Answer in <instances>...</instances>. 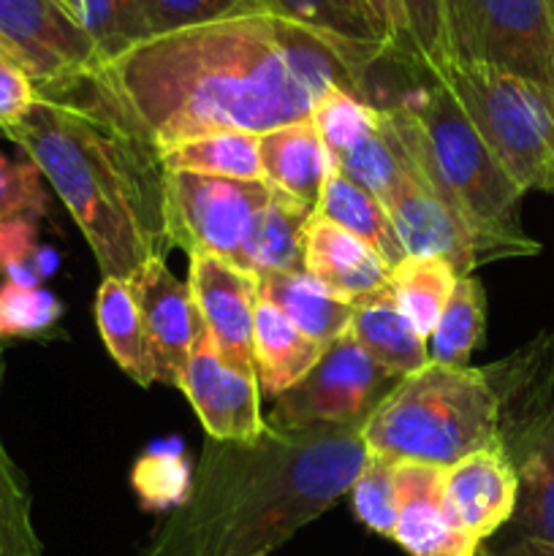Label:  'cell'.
<instances>
[{"label":"cell","mask_w":554,"mask_h":556,"mask_svg":"<svg viewBox=\"0 0 554 556\" xmlns=\"http://www.w3.org/2000/svg\"><path fill=\"white\" fill-rule=\"evenodd\" d=\"M259 3L264 0H144V14L152 38L185 30V27L206 25V22L239 14Z\"/></svg>","instance_id":"d590c367"},{"label":"cell","mask_w":554,"mask_h":556,"mask_svg":"<svg viewBox=\"0 0 554 556\" xmlns=\"http://www.w3.org/2000/svg\"><path fill=\"white\" fill-rule=\"evenodd\" d=\"M36 103V85L30 76L0 52V128L9 134L14 130Z\"/></svg>","instance_id":"ab89813d"},{"label":"cell","mask_w":554,"mask_h":556,"mask_svg":"<svg viewBox=\"0 0 554 556\" xmlns=\"http://www.w3.org/2000/svg\"><path fill=\"white\" fill-rule=\"evenodd\" d=\"M348 334L373 362L396 378H407L429 364V342L405 318L389 286L353 304Z\"/></svg>","instance_id":"44dd1931"},{"label":"cell","mask_w":554,"mask_h":556,"mask_svg":"<svg viewBox=\"0 0 554 556\" xmlns=\"http://www.w3.org/2000/svg\"><path fill=\"white\" fill-rule=\"evenodd\" d=\"M188 288L215 351L228 367L255 372L253 318L259 304V277L210 253H193Z\"/></svg>","instance_id":"4fadbf2b"},{"label":"cell","mask_w":554,"mask_h":556,"mask_svg":"<svg viewBox=\"0 0 554 556\" xmlns=\"http://www.w3.org/2000/svg\"><path fill=\"white\" fill-rule=\"evenodd\" d=\"M76 16L103 63L150 38L144 0H76Z\"/></svg>","instance_id":"4dcf8cb0"},{"label":"cell","mask_w":554,"mask_h":556,"mask_svg":"<svg viewBox=\"0 0 554 556\" xmlns=\"http://www.w3.org/2000/svg\"><path fill=\"white\" fill-rule=\"evenodd\" d=\"M166 172L206 174L226 179H264L259 155V136L223 130V134L199 136L185 144L163 152Z\"/></svg>","instance_id":"f1b7e54d"},{"label":"cell","mask_w":554,"mask_h":556,"mask_svg":"<svg viewBox=\"0 0 554 556\" xmlns=\"http://www.w3.org/2000/svg\"><path fill=\"white\" fill-rule=\"evenodd\" d=\"M259 296L275 304L304 337L329 348L348 331L353 302L335 296L304 269L259 277Z\"/></svg>","instance_id":"603a6c76"},{"label":"cell","mask_w":554,"mask_h":556,"mask_svg":"<svg viewBox=\"0 0 554 556\" xmlns=\"http://www.w3.org/2000/svg\"><path fill=\"white\" fill-rule=\"evenodd\" d=\"M0 49L36 90L68 85L101 68V52L60 0H0Z\"/></svg>","instance_id":"8fae6325"},{"label":"cell","mask_w":554,"mask_h":556,"mask_svg":"<svg viewBox=\"0 0 554 556\" xmlns=\"http://www.w3.org/2000/svg\"><path fill=\"white\" fill-rule=\"evenodd\" d=\"M43 212H47V193L36 163L30 157L11 161L0 152V220H14V217L38 220Z\"/></svg>","instance_id":"8d00e7d4"},{"label":"cell","mask_w":554,"mask_h":556,"mask_svg":"<svg viewBox=\"0 0 554 556\" xmlns=\"http://www.w3.org/2000/svg\"><path fill=\"white\" fill-rule=\"evenodd\" d=\"M405 172L473 231L481 261L536 255L541 244L521 228L525 190L508 177L435 65L413 54L394 103L380 109Z\"/></svg>","instance_id":"277c9868"},{"label":"cell","mask_w":554,"mask_h":556,"mask_svg":"<svg viewBox=\"0 0 554 556\" xmlns=\"http://www.w3.org/2000/svg\"><path fill=\"white\" fill-rule=\"evenodd\" d=\"M364 424L266 427L248 443L206 438L182 503L139 556H269L351 492Z\"/></svg>","instance_id":"7a4b0ae2"},{"label":"cell","mask_w":554,"mask_h":556,"mask_svg":"<svg viewBox=\"0 0 554 556\" xmlns=\"http://www.w3.org/2000/svg\"><path fill=\"white\" fill-rule=\"evenodd\" d=\"M96 324L106 351L134 383H139L141 389L158 383L144 320L128 280L103 277L96 293Z\"/></svg>","instance_id":"d4e9b609"},{"label":"cell","mask_w":554,"mask_h":556,"mask_svg":"<svg viewBox=\"0 0 554 556\" xmlns=\"http://www.w3.org/2000/svg\"><path fill=\"white\" fill-rule=\"evenodd\" d=\"M313 215L331 220L335 226L345 228L348 233L362 239L391 269L402 258H407L400 244V237H396L394 226H391V217L386 212L383 201L373 190H367L364 185L353 182L351 177L337 172L335 166L329 168V177H326Z\"/></svg>","instance_id":"cb8c5ba5"},{"label":"cell","mask_w":554,"mask_h":556,"mask_svg":"<svg viewBox=\"0 0 554 556\" xmlns=\"http://www.w3.org/2000/svg\"><path fill=\"white\" fill-rule=\"evenodd\" d=\"M546 9H549V16H552V25H554V0H546Z\"/></svg>","instance_id":"b9f144b4"},{"label":"cell","mask_w":554,"mask_h":556,"mask_svg":"<svg viewBox=\"0 0 554 556\" xmlns=\"http://www.w3.org/2000/svg\"><path fill=\"white\" fill-rule=\"evenodd\" d=\"M92 76L161 152L223 130L269 134L310 117L329 90L362 96L351 47L266 3L147 38Z\"/></svg>","instance_id":"6da1fadb"},{"label":"cell","mask_w":554,"mask_h":556,"mask_svg":"<svg viewBox=\"0 0 554 556\" xmlns=\"http://www.w3.org/2000/svg\"><path fill=\"white\" fill-rule=\"evenodd\" d=\"M38 220H0V275L22 288H41L58 269V253L38 242Z\"/></svg>","instance_id":"d6a6232c"},{"label":"cell","mask_w":554,"mask_h":556,"mask_svg":"<svg viewBox=\"0 0 554 556\" xmlns=\"http://www.w3.org/2000/svg\"><path fill=\"white\" fill-rule=\"evenodd\" d=\"M367 3L373 9V14L378 16L380 25H383V30L389 33L391 47L400 49V52H416V47L411 43V36H407L402 0H367Z\"/></svg>","instance_id":"60d3db41"},{"label":"cell","mask_w":554,"mask_h":556,"mask_svg":"<svg viewBox=\"0 0 554 556\" xmlns=\"http://www.w3.org/2000/svg\"><path fill=\"white\" fill-rule=\"evenodd\" d=\"M391 541L411 556H476L473 541L443 500V470L396 462V525Z\"/></svg>","instance_id":"e0dca14e"},{"label":"cell","mask_w":554,"mask_h":556,"mask_svg":"<svg viewBox=\"0 0 554 556\" xmlns=\"http://www.w3.org/2000/svg\"><path fill=\"white\" fill-rule=\"evenodd\" d=\"M0 556H43L25 476L0 440Z\"/></svg>","instance_id":"1f68e13d"},{"label":"cell","mask_w":554,"mask_h":556,"mask_svg":"<svg viewBox=\"0 0 554 556\" xmlns=\"http://www.w3.org/2000/svg\"><path fill=\"white\" fill-rule=\"evenodd\" d=\"M269 195L272 188L264 179L166 172L168 244L188 255H217L244 269V244Z\"/></svg>","instance_id":"9c48e42d"},{"label":"cell","mask_w":554,"mask_h":556,"mask_svg":"<svg viewBox=\"0 0 554 556\" xmlns=\"http://www.w3.org/2000/svg\"><path fill=\"white\" fill-rule=\"evenodd\" d=\"M400 380L373 362L345 331L297 386L277 396L269 424L286 429L364 424Z\"/></svg>","instance_id":"30bf717a"},{"label":"cell","mask_w":554,"mask_h":556,"mask_svg":"<svg viewBox=\"0 0 554 556\" xmlns=\"http://www.w3.org/2000/svg\"><path fill=\"white\" fill-rule=\"evenodd\" d=\"M353 510L364 527L391 538L396 525V462L367 451L362 470L351 486Z\"/></svg>","instance_id":"836d02e7"},{"label":"cell","mask_w":554,"mask_h":556,"mask_svg":"<svg viewBox=\"0 0 554 556\" xmlns=\"http://www.w3.org/2000/svg\"><path fill=\"white\" fill-rule=\"evenodd\" d=\"M63 315V304L47 288H22L5 282L0 288V340L36 337L52 329Z\"/></svg>","instance_id":"e575fe53"},{"label":"cell","mask_w":554,"mask_h":556,"mask_svg":"<svg viewBox=\"0 0 554 556\" xmlns=\"http://www.w3.org/2000/svg\"><path fill=\"white\" fill-rule=\"evenodd\" d=\"M272 11L286 20L358 49L389 47V33L373 14L367 0H264Z\"/></svg>","instance_id":"4316f807"},{"label":"cell","mask_w":554,"mask_h":556,"mask_svg":"<svg viewBox=\"0 0 554 556\" xmlns=\"http://www.w3.org/2000/svg\"><path fill=\"white\" fill-rule=\"evenodd\" d=\"M302 269L335 296L353 304L389 286L391 277V266L369 244L315 215L304 228Z\"/></svg>","instance_id":"d6986e66"},{"label":"cell","mask_w":554,"mask_h":556,"mask_svg":"<svg viewBox=\"0 0 554 556\" xmlns=\"http://www.w3.org/2000/svg\"><path fill=\"white\" fill-rule=\"evenodd\" d=\"M476 556H494L492 552H489V548L487 546H481V548H478V554Z\"/></svg>","instance_id":"ee69618b"},{"label":"cell","mask_w":554,"mask_h":556,"mask_svg":"<svg viewBox=\"0 0 554 556\" xmlns=\"http://www.w3.org/2000/svg\"><path fill=\"white\" fill-rule=\"evenodd\" d=\"M519 476L503 443L476 451L443 470V500L456 525L483 546L511 521Z\"/></svg>","instance_id":"2e32d148"},{"label":"cell","mask_w":554,"mask_h":556,"mask_svg":"<svg viewBox=\"0 0 554 556\" xmlns=\"http://www.w3.org/2000/svg\"><path fill=\"white\" fill-rule=\"evenodd\" d=\"M456 280H459V275L454 271V266L440 258L407 255L391 269V296L424 340H429V334L438 326L440 315H443L445 304L454 293Z\"/></svg>","instance_id":"83f0119b"},{"label":"cell","mask_w":554,"mask_h":556,"mask_svg":"<svg viewBox=\"0 0 554 556\" xmlns=\"http://www.w3.org/2000/svg\"><path fill=\"white\" fill-rule=\"evenodd\" d=\"M134 486L150 508H177L190 489L188 467L179 456H144L136 465Z\"/></svg>","instance_id":"74e56055"},{"label":"cell","mask_w":554,"mask_h":556,"mask_svg":"<svg viewBox=\"0 0 554 556\" xmlns=\"http://www.w3.org/2000/svg\"><path fill=\"white\" fill-rule=\"evenodd\" d=\"M326 348L304 337L280 309L259 296L253 318V364L261 391L272 400L297 386Z\"/></svg>","instance_id":"7402d4cb"},{"label":"cell","mask_w":554,"mask_h":556,"mask_svg":"<svg viewBox=\"0 0 554 556\" xmlns=\"http://www.w3.org/2000/svg\"><path fill=\"white\" fill-rule=\"evenodd\" d=\"M5 136L60 195L103 277L128 280L172 248L163 152L96 76L36 90Z\"/></svg>","instance_id":"3957f363"},{"label":"cell","mask_w":554,"mask_h":556,"mask_svg":"<svg viewBox=\"0 0 554 556\" xmlns=\"http://www.w3.org/2000/svg\"><path fill=\"white\" fill-rule=\"evenodd\" d=\"M435 71L508 177L554 193V87L459 60Z\"/></svg>","instance_id":"52a82bcc"},{"label":"cell","mask_w":554,"mask_h":556,"mask_svg":"<svg viewBox=\"0 0 554 556\" xmlns=\"http://www.w3.org/2000/svg\"><path fill=\"white\" fill-rule=\"evenodd\" d=\"M383 206L405 255L440 258L454 266L459 277L473 275L476 266L483 264L470 228L411 174L386 195Z\"/></svg>","instance_id":"ac0fdd59"},{"label":"cell","mask_w":554,"mask_h":556,"mask_svg":"<svg viewBox=\"0 0 554 556\" xmlns=\"http://www.w3.org/2000/svg\"><path fill=\"white\" fill-rule=\"evenodd\" d=\"M367 451L449 470L500 443V400L487 369L429 362L402 378L362 427Z\"/></svg>","instance_id":"5b68a950"},{"label":"cell","mask_w":554,"mask_h":556,"mask_svg":"<svg viewBox=\"0 0 554 556\" xmlns=\"http://www.w3.org/2000/svg\"><path fill=\"white\" fill-rule=\"evenodd\" d=\"M128 286L144 320L155 362V380L179 389L190 353L206 331L188 282L177 280L166 261L155 258L128 277Z\"/></svg>","instance_id":"5bb4252c"},{"label":"cell","mask_w":554,"mask_h":556,"mask_svg":"<svg viewBox=\"0 0 554 556\" xmlns=\"http://www.w3.org/2000/svg\"><path fill=\"white\" fill-rule=\"evenodd\" d=\"M179 391L188 396L206 438L248 443L261 434V386L255 372L234 369L217 356L215 342L204 331L185 367Z\"/></svg>","instance_id":"9a60e30c"},{"label":"cell","mask_w":554,"mask_h":556,"mask_svg":"<svg viewBox=\"0 0 554 556\" xmlns=\"http://www.w3.org/2000/svg\"><path fill=\"white\" fill-rule=\"evenodd\" d=\"M0 52H3V49H0ZM3 54H5V52H3Z\"/></svg>","instance_id":"f6af8a7d"},{"label":"cell","mask_w":554,"mask_h":556,"mask_svg":"<svg viewBox=\"0 0 554 556\" xmlns=\"http://www.w3.org/2000/svg\"><path fill=\"white\" fill-rule=\"evenodd\" d=\"M259 155L264 182L269 188L293 195L315 210L326 177H329L331 161L313 119L304 117L280 125L269 134H261Z\"/></svg>","instance_id":"ffe728a7"},{"label":"cell","mask_w":554,"mask_h":556,"mask_svg":"<svg viewBox=\"0 0 554 556\" xmlns=\"http://www.w3.org/2000/svg\"><path fill=\"white\" fill-rule=\"evenodd\" d=\"M500 400V443L519 476L508 541L494 556H554V337L487 367Z\"/></svg>","instance_id":"8992f818"},{"label":"cell","mask_w":554,"mask_h":556,"mask_svg":"<svg viewBox=\"0 0 554 556\" xmlns=\"http://www.w3.org/2000/svg\"><path fill=\"white\" fill-rule=\"evenodd\" d=\"M449 60L554 87V25L546 0H440Z\"/></svg>","instance_id":"ba28073f"},{"label":"cell","mask_w":554,"mask_h":556,"mask_svg":"<svg viewBox=\"0 0 554 556\" xmlns=\"http://www.w3.org/2000/svg\"><path fill=\"white\" fill-rule=\"evenodd\" d=\"M552 177H554V174H552Z\"/></svg>","instance_id":"bcb514c9"},{"label":"cell","mask_w":554,"mask_h":556,"mask_svg":"<svg viewBox=\"0 0 554 556\" xmlns=\"http://www.w3.org/2000/svg\"><path fill=\"white\" fill-rule=\"evenodd\" d=\"M60 3H65V5H68V9L76 14V0H60Z\"/></svg>","instance_id":"7bdbcfd3"},{"label":"cell","mask_w":554,"mask_h":556,"mask_svg":"<svg viewBox=\"0 0 554 556\" xmlns=\"http://www.w3.org/2000/svg\"><path fill=\"white\" fill-rule=\"evenodd\" d=\"M405 25L411 43L429 65H440L449 60L443 30V3L440 0H402Z\"/></svg>","instance_id":"f35d334b"},{"label":"cell","mask_w":554,"mask_h":556,"mask_svg":"<svg viewBox=\"0 0 554 556\" xmlns=\"http://www.w3.org/2000/svg\"><path fill=\"white\" fill-rule=\"evenodd\" d=\"M487 331V293L476 275L456 280L454 293L429 334V362L449 367H470V356L483 342Z\"/></svg>","instance_id":"f546056e"},{"label":"cell","mask_w":554,"mask_h":556,"mask_svg":"<svg viewBox=\"0 0 554 556\" xmlns=\"http://www.w3.org/2000/svg\"><path fill=\"white\" fill-rule=\"evenodd\" d=\"M331 166L373 190L380 201L407 177L380 109L342 90H329L310 112Z\"/></svg>","instance_id":"7c38bea8"},{"label":"cell","mask_w":554,"mask_h":556,"mask_svg":"<svg viewBox=\"0 0 554 556\" xmlns=\"http://www.w3.org/2000/svg\"><path fill=\"white\" fill-rule=\"evenodd\" d=\"M313 217V206L272 188L269 201L259 212L244 244V271L255 277L275 271L302 269L304 228Z\"/></svg>","instance_id":"484cf974"}]
</instances>
